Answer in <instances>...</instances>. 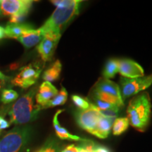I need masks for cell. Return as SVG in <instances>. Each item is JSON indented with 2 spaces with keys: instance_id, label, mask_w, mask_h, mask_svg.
<instances>
[{
  "instance_id": "obj_1",
  "label": "cell",
  "mask_w": 152,
  "mask_h": 152,
  "mask_svg": "<svg viewBox=\"0 0 152 152\" xmlns=\"http://www.w3.org/2000/svg\"><path fill=\"white\" fill-rule=\"evenodd\" d=\"M36 93L37 88L33 87L10 106L7 112L10 124L23 125L37 118L41 110L38 104H34Z\"/></svg>"
},
{
  "instance_id": "obj_2",
  "label": "cell",
  "mask_w": 152,
  "mask_h": 152,
  "mask_svg": "<svg viewBox=\"0 0 152 152\" xmlns=\"http://www.w3.org/2000/svg\"><path fill=\"white\" fill-rule=\"evenodd\" d=\"M127 114L129 123L133 128L140 131L147 128L151 115V103L148 92H142L130 101Z\"/></svg>"
},
{
  "instance_id": "obj_3",
  "label": "cell",
  "mask_w": 152,
  "mask_h": 152,
  "mask_svg": "<svg viewBox=\"0 0 152 152\" xmlns=\"http://www.w3.org/2000/svg\"><path fill=\"white\" fill-rule=\"evenodd\" d=\"M33 134V128L28 125H17L0 139V152H22Z\"/></svg>"
},
{
  "instance_id": "obj_4",
  "label": "cell",
  "mask_w": 152,
  "mask_h": 152,
  "mask_svg": "<svg viewBox=\"0 0 152 152\" xmlns=\"http://www.w3.org/2000/svg\"><path fill=\"white\" fill-rule=\"evenodd\" d=\"M80 4L74 6L71 8H56L50 17L39 28L44 35L48 32L61 33L64 26L79 14Z\"/></svg>"
},
{
  "instance_id": "obj_5",
  "label": "cell",
  "mask_w": 152,
  "mask_h": 152,
  "mask_svg": "<svg viewBox=\"0 0 152 152\" xmlns=\"http://www.w3.org/2000/svg\"><path fill=\"white\" fill-rule=\"evenodd\" d=\"M120 91L123 100L142 92L152 85V74L136 78L121 77Z\"/></svg>"
},
{
  "instance_id": "obj_6",
  "label": "cell",
  "mask_w": 152,
  "mask_h": 152,
  "mask_svg": "<svg viewBox=\"0 0 152 152\" xmlns=\"http://www.w3.org/2000/svg\"><path fill=\"white\" fill-rule=\"evenodd\" d=\"M42 68L39 64H30L20 70L18 74L11 80L14 86L27 89L35 85L42 73Z\"/></svg>"
},
{
  "instance_id": "obj_7",
  "label": "cell",
  "mask_w": 152,
  "mask_h": 152,
  "mask_svg": "<svg viewBox=\"0 0 152 152\" xmlns=\"http://www.w3.org/2000/svg\"><path fill=\"white\" fill-rule=\"evenodd\" d=\"M74 115L79 126L92 134L94 133L99 120L102 116L91 102L90 109L87 110L79 109L75 111Z\"/></svg>"
},
{
  "instance_id": "obj_8",
  "label": "cell",
  "mask_w": 152,
  "mask_h": 152,
  "mask_svg": "<svg viewBox=\"0 0 152 152\" xmlns=\"http://www.w3.org/2000/svg\"><path fill=\"white\" fill-rule=\"evenodd\" d=\"M61 37V33L48 32L44 35L42 41L38 44L37 50L45 62L52 60Z\"/></svg>"
},
{
  "instance_id": "obj_9",
  "label": "cell",
  "mask_w": 152,
  "mask_h": 152,
  "mask_svg": "<svg viewBox=\"0 0 152 152\" xmlns=\"http://www.w3.org/2000/svg\"><path fill=\"white\" fill-rule=\"evenodd\" d=\"M34 1L31 0H0V15L28 14Z\"/></svg>"
},
{
  "instance_id": "obj_10",
  "label": "cell",
  "mask_w": 152,
  "mask_h": 152,
  "mask_svg": "<svg viewBox=\"0 0 152 152\" xmlns=\"http://www.w3.org/2000/svg\"><path fill=\"white\" fill-rule=\"evenodd\" d=\"M118 73L121 75V77L130 79L142 77L144 75L142 66L130 59L119 60Z\"/></svg>"
},
{
  "instance_id": "obj_11",
  "label": "cell",
  "mask_w": 152,
  "mask_h": 152,
  "mask_svg": "<svg viewBox=\"0 0 152 152\" xmlns=\"http://www.w3.org/2000/svg\"><path fill=\"white\" fill-rule=\"evenodd\" d=\"M92 90L96 91V92L104 93V94L111 95V96H115L119 99L123 100L121 97V91H120V87L116 83L109 79L104 78V77L99 79Z\"/></svg>"
},
{
  "instance_id": "obj_12",
  "label": "cell",
  "mask_w": 152,
  "mask_h": 152,
  "mask_svg": "<svg viewBox=\"0 0 152 152\" xmlns=\"http://www.w3.org/2000/svg\"><path fill=\"white\" fill-rule=\"evenodd\" d=\"M58 91L52 83L45 81L39 86V90L35 95L36 102L38 105L43 106L52 99L58 94Z\"/></svg>"
},
{
  "instance_id": "obj_13",
  "label": "cell",
  "mask_w": 152,
  "mask_h": 152,
  "mask_svg": "<svg viewBox=\"0 0 152 152\" xmlns=\"http://www.w3.org/2000/svg\"><path fill=\"white\" fill-rule=\"evenodd\" d=\"M64 110L60 109L56 111L55 113L54 118H53V125H54V128L56 132V134L57 137L61 140H71V141H75V142H83L85 141V139L81 138L78 136L74 135L70 133L68 131L66 130L65 128L62 127L60 125L59 121H58V115L60 113H61Z\"/></svg>"
},
{
  "instance_id": "obj_14",
  "label": "cell",
  "mask_w": 152,
  "mask_h": 152,
  "mask_svg": "<svg viewBox=\"0 0 152 152\" xmlns=\"http://www.w3.org/2000/svg\"><path fill=\"white\" fill-rule=\"evenodd\" d=\"M44 37L42 31L38 29H33L24 33L23 35L18 37V40L26 48H31L39 44Z\"/></svg>"
},
{
  "instance_id": "obj_15",
  "label": "cell",
  "mask_w": 152,
  "mask_h": 152,
  "mask_svg": "<svg viewBox=\"0 0 152 152\" xmlns=\"http://www.w3.org/2000/svg\"><path fill=\"white\" fill-rule=\"evenodd\" d=\"M33 29H35L33 26L28 23L15 24L9 23L4 28L5 37L17 39L24 33Z\"/></svg>"
},
{
  "instance_id": "obj_16",
  "label": "cell",
  "mask_w": 152,
  "mask_h": 152,
  "mask_svg": "<svg viewBox=\"0 0 152 152\" xmlns=\"http://www.w3.org/2000/svg\"><path fill=\"white\" fill-rule=\"evenodd\" d=\"M115 120L101 116L93 135L100 139H106L109 136Z\"/></svg>"
},
{
  "instance_id": "obj_17",
  "label": "cell",
  "mask_w": 152,
  "mask_h": 152,
  "mask_svg": "<svg viewBox=\"0 0 152 152\" xmlns=\"http://www.w3.org/2000/svg\"><path fill=\"white\" fill-rule=\"evenodd\" d=\"M62 64L59 60H56L52 66L44 72L42 79L45 81L52 83L59 77L61 72Z\"/></svg>"
},
{
  "instance_id": "obj_18",
  "label": "cell",
  "mask_w": 152,
  "mask_h": 152,
  "mask_svg": "<svg viewBox=\"0 0 152 152\" xmlns=\"http://www.w3.org/2000/svg\"><path fill=\"white\" fill-rule=\"evenodd\" d=\"M68 99V92L65 87H61V89L59 92H58L56 96H54L52 99L47 102L43 106H39L40 110L49 109V108H53L55 106H58L61 105H64L66 103Z\"/></svg>"
},
{
  "instance_id": "obj_19",
  "label": "cell",
  "mask_w": 152,
  "mask_h": 152,
  "mask_svg": "<svg viewBox=\"0 0 152 152\" xmlns=\"http://www.w3.org/2000/svg\"><path fill=\"white\" fill-rule=\"evenodd\" d=\"M119 60L110 59L106 62L103 71V77L106 79L113 78L118 73Z\"/></svg>"
},
{
  "instance_id": "obj_20",
  "label": "cell",
  "mask_w": 152,
  "mask_h": 152,
  "mask_svg": "<svg viewBox=\"0 0 152 152\" xmlns=\"http://www.w3.org/2000/svg\"><path fill=\"white\" fill-rule=\"evenodd\" d=\"M129 125L130 123L128 118H117L112 125L113 134L117 136L121 135L128 130Z\"/></svg>"
},
{
  "instance_id": "obj_21",
  "label": "cell",
  "mask_w": 152,
  "mask_h": 152,
  "mask_svg": "<svg viewBox=\"0 0 152 152\" xmlns=\"http://www.w3.org/2000/svg\"><path fill=\"white\" fill-rule=\"evenodd\" d=\"M18 97V94L12 89L4 88L1 94V102L4 104H9L16 101Z\"/></svg>"
},
{
  "instance_id": "obj_22",
  "label": "cell",
  "mask_w": 152,
  "mask_h": 152,
  "mask_svg": "<svg viewBox=\"0 0 152 152\" xmlns=\"http://www.w3.org/2000/svg\"><path fill=\"white\" fill-rule=\"evenodd\" d=\"M59 144L54 140H49L36 152H61Z\"/></svg>"
},
{
  "instance_id": "obj_23",
  "label": "cell",
  "mask_w": 152,
  "mask_h": 152,
  "mask_svg": "<svg viewBox=\"0 0 152 152\" xmlns=\"http://www.w3.org/2000/svg\"><path fill=\"white\" fill-rule=\"evenodd\" d=\"M72 101L73 102L74 104L80 110H87L90 108V102L88 99H85L79 95H72Z\"/></svg>"
},
{
  "instance_id": "obj_24",
  "label": "cell",
  "mask_w": 152,
  "mask_h": 152,
  "mask_svg": "<svg viewBox=\"0 0 152 152\" xmlns=\"http://www.w3.org/2000/svg\"><path fill=\"white\" fill-rule=\"evenodd\" d=\"M53 4L56 7V8H71L74 6L80 4L83 1L80 0H53L51 1Z\"/></svg>"
},
{
  "instance_id": "obj_25",
  "label": "cell",
  "mask_w": 152,
  "mask_h": 152,
  "mask_svg": "<svg viewBox=\"0 0 152 152\" xmlns=\"http://www.w3.org/2000/svg\"><path fill=\"white\" fill-rule=\"evenodd\" d=\"M28 14H26V13H21V14H18L13 15V16H10V20H9V23H22V22L23 21L24 19L26 18V16H27Z\"/></svg>"
},
{
  "instance_id": "obj_26",
  "label": "cell",
  "mask_w": 152,
  "mask_h": 152,
  "mask_svg": "<svg viewBox=\"0 0 152 152\" xmlns=\"http://www.w3.org/2000/svg\"><path fill=\"white\" fill-rule=\"evenodd\" d=\"M6 113H0V134H1V131L5 129L8 128L10 127V123L7 121V120L4 118V115Z\"/></svg>"
},
{
  "instance_id": "obj_27",
  "label": "cell",
  "mask_w": 152,
  "mask_h": 152,
  "mask_svg": "<svg viewBox=\"0 0 152 152\" xmlns=\"http://www.w3.org/2000/svg\"><path fill=\"white\" fill-rule=\"evenodd\" d=\"M61 152H79V147L75 146V144H70L64 148Z\"/></svg>"
},
{
  "instance_id": "obj_28",
  "label": "cell",
  "mask_w": 152,
  "mask_h": 152,
  "mask_svg": "<svg viewBox=\"0 0 152 152\" xmlns=\"http://www.w3.org/2000/svg\"><path fill=\"white\" fill-rule=\"evenodd\" d=\"M92 152H111V151L104 146H101L96 144L92 150Z\"/></svg>"
},
{
  "instance_id": "obj_29",
  "label": "cell",
  "mask_w": 152,
  "mask_h": 152,
  "mask_svg": "<svg viewBox=\"0 0 152 152\" xmlns=\"http://www.w3.org/2000/svg\"><path fill=\"white\" fill-rule=\"evenodd\" d=\"M7 80H0V102H1V94L2 90L4 89V87L6 84H7Z\"/></svg>"
},
{
  "instance_id": "obj_30",
  "label": "cell",
  "mask_w": 152,
  "mask_h": 152,
  "mask_svg": "<svg viewBox=\"0 0 152 152\" xmlns=\"http://www.w3.org/2000/svg\"><path fill=\"white\" fill-rule=\"evenodd\" d=\"M5 37V30L2 26H0V40Z\"/></svg>"
},
{
  "instance_id": "obj_31",
  "label": "cell",
  "mask_w": 152,
  "mask_h": 152,
  "mask_svg": "<svg viewBox=\"0 0 152 152\" xmlns=\"http://www.w3.org/2000/svg\"><path fill=\"white\" fill-rule=\"evenodd\" d=\"M10 106H7L5 107H1L0 108V113H7L9 111Z\"/></svg>"
},
{
  "instance_id": "obj_32",
  "label": "cell",
  "mask_w": 152,
  "mask_h": 152,
  "mask_svg": "<svg viewBox=\"0 0 152 152\" xmlns=\"http://www.w3.org/2000/svg\"><path fill=\"white\" fill-rule=\"evenodd\" d=\"M9 79V77H7V75H5L4 74L1 73V71H0V80H8Z\"/></svg>"
},
{
  "instance_id": "obj_33",
  "label": "cell",
  "mask_w": 152,
  "mask_h": 152,
  "mask_svg": "<svg viewBox=\"0 0 152 152\" xmlns=\"http://www.w3.org/2000/svg\"><path fill=\"white\" fill-rule=\"evenodd\" d=\"M78 147H79V146H78ZM79 152H87V151H86V150H85L84 149H83V148L79 147Z\"/></svg>"
}]
</instances>
